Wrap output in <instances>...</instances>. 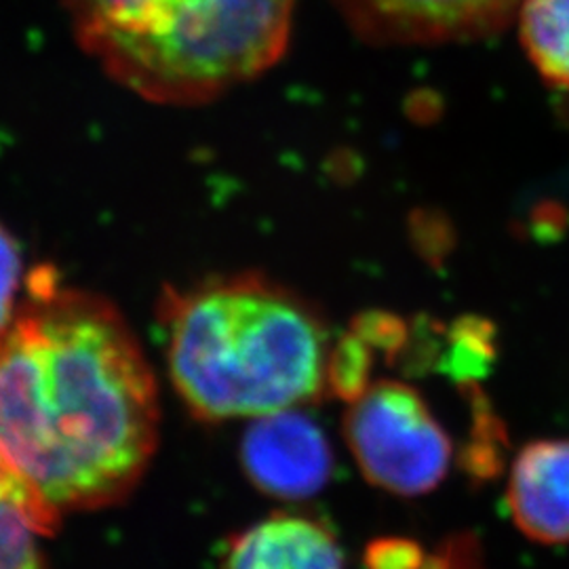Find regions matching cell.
Masks as SVG:
<instances>
[{"label": "cell", "instance_id": "obj_1", "mask_svg": "<svg viewBox=\"0 0 569 569\" xmlns=\"http://www.w3.org/2000/svg\"><path fill=\"white\" fill-rule=\"evenodd\" d=\"M26 300L0 336V451L49 507L122 502L159 446V390L119 308L26 274Z\"/></svg>", "mask_w": 569, "mask_h": 569}, {"label": "cell", "instance_id": "obj_2", "mask_svg": "<svg viewBox=\"0 0 569 569\" xmlns=\"http://www.w3.org/2000/svg\"><path fill=\"white\" fill-rule=\"evenodd\" d=\"M169 380L204 422L300 409L329 392L331 348L319 312L260 274L164 291Z\"/></svg>", "mask_w": 569, "mask_h": 569}, {"label": "cell", "instance_id": "obj_3", "mask_svg": "<svg viewBox=\"0 0 569 569\" xmlns=\"http://www.w3.org/2000/svg\"><path fill=\"white\" fill-rule=\"evenodd\" d=\"M103 70L148 102L197 106L283 56L293 0H66Z\"/></svg>", "mask_w": 569, "mask_h": 569}, {"label": "cell", "instance_id": "obj_4", "mask_svg": "<svg viewBox=\"0 0 569 569\" xmlns=\"http://www.w3.org/2000/svg\"><path fill=\"white\" fill-rule=\"evenodd\" d=\"M346 403V441L369 483L422 496L446 479L451 441L418 390L380 380Z\"/></svg>", "mask_w": 569, "mask_h": 569}, {"label": "cell", "instance_id": "obj_5", "mask_svg": "<svg viewBox=\"0 0 569 569\" xmlns=\"http://www.w3.org/2000/svg\"><path fill=\"white\" fill-rule=\"evenodd\" d=\"M523 0H336L366 39L397 44L486 39L519 13Z\"/></svg>", "mask_w": 569, "mask_h": 569}, {"label": "cell", "instance_id": "obj_6", "mask_svg": "<svg viewBox=\"0 0 569 569\" xmlns=\"http://www.w3.org/2000/svg\"><path fill=\"white\" fill-rule=\"evenodd\" d=\"M241 460L256 488L284 500L315 496L331 475L323 430L298 409L253 418L244 432Z\"/></svg>", "mask_w": 569, "mask_h": 569}, {"label": "cell", "instance_id": "obj_7", "mask_svg": "<svg viewBox=\"0 0 569 569\" xmlns=\"http://www.w3.org/2000/svg\"><path fill=\"white\" fill-rule=\"evenodd\" d=\"M507 505L515 526L540 545H569V441H533L510 470Z\"/></svg>", "mask_w": 569, "mask_h": 569}, {"label": "cell", "instance_id": "obj_8", "mask_svg": "<svg viewBox=\"0 0 569 569\" xmlns=\"http://www.w3.org/2000/svg\"><path fill=\"white\" fill-rule=\"evenodd\" d=\"M222 569H345V555L323 523L274 512L230 538Z\"/></svg>", "mask_w": 569, "mask_h": 569}, {"label": "cell", "instance_id": "obj_9", "mask_svg": "<svg viewBox=\"0 0 569 569\" xmlns=\"http://www.w3.org/2000/svg\"><path fill=\"white\" fill-rule=\"evenodd\" d=\"M60 519L0 451V569H51L39 540L56 533Z\"/></svg>", "mask_w": 569, "mask_h": 569}, {"label": "cell", "instance_id": "obj_10", "mask_svg": "<svg viewBox=\"0 0 569 569\" xmlns=\"http://www.w3.org/2000/svg\"><path fill=\"white\" fill-rule=\"evenodd\" d=\"M519 34L536 70L569 91V0H523Z\"/></svg>", "mask_w": 569, "mask_h": 569}, {"label": "cell", "instance_id": "obj_11", "mask_svg": "<svg viewBox=\"0 0 569 569\" xmlns=\"http://www.w3.org/2000/svg\"><path fill=\"white\" fill-rule=\"evenodd\" d=\"M21 284H26V272L20 243L0 222V336L16 319Z\"/></svg>", "mask_w": 569, "mask_h": 569}, {"label": "cell", "instance_id": "obj_12", "mask_svg": "<svg viewBox=\"0 0 569 569\" xmlns=\"http://www.w3.org/2000/svg\"><path fill=\"white\" fill-rule=\"evenodd\" d=\"M413 561H418L416 547L403 542H390L373 550L369 566L371 569H413Z\"/></svg>", "mask_w": 569, "mask_h": 569}]
</instances>
